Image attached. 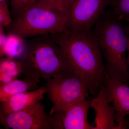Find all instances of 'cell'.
<instances>
[{"label": "cell", "mask_w": 129, "mask_h": 129, "mask_svg": "<svg viewBox=\"0 0 129 129\" xmlns=\"http://www.w3.org/2000/svg\"><path fill=\"white\" fill-rule=\"evenodd\" d=\"M66 54L75 74L93 97L104 85L107 75L101 51L92 31L63 32L49 35Z\"/></svg>", "instance_id": "1"}, {"label": "cell", "mask_w": 129, "mask_h": 129, "mask_svg": "<svg viewBox=\"0 0 129 129\" xmlns=\"http://www.w3.org/2000/svg\"><path fill=\"white\" fill-rule=\"evenodd\" d=\"M18 60L24 78L46 80L57 75L75 74L64 51L49 35L25 40Z\"/></svg>", "instance_id": "2"}, {"label": "cell", "mask_w": 129, "mask_h": 129, "mask_svg": "<svg viewBox=\"0 0 129 129\" xmlns=\"http://www.w3.org/2000/svg\"><path fill=\"white\" fill-rule=\"evenodd\" d=\"M121 21L111 10L106 11L92 28V32L101 51L109 77L128 85L127 37Z\"/></svg>", "instance_id": "3"}, {"label": "cell", "mask_w": 129, "mask_h": 129, "mask_svg": "<svg viewBox=\"0 0 129 129\" xmlns=\"http://www.w3.org/2000/svg\"><path fill=\"white\" fill-rule=\"evenodd\" d=\"M65 16L63 12L47 7L36 2L5 28L8 34L25 39L63 32Z\"/></svg>", "instance_id": "4"}, {"label": "cell", "mask_w": 129, "mask_h": 129, "mask_svg": "<svg viewBox=\"0 0 129 129\" xmlns=\"http://www.w3.org/2000/svg\"><path fill=\"white\" fill-rule=\"evenodd\" d=\"M45 81L46 94L53 104L50 113L66 111L89 94L84 83L75 74L57 75Z\"/></svg>", "instance_id": "5"}, {"label": "cell", "mask_w": 129, "mask_h": 129, "mask_svg": "<svg viewBox=\"0 0 129 129\" xmlns=\"http://www.w3.org/2000/svg\"><path fill=\"white\" fill-rule=\"evenodd\" d=\"M111 0H69L65 7L64 28L70 32H88L110 6Z\"/></svg>", "instance_id": "6"}, {"label": "cell", "mask_w": 129, "mask_h": 129, "mask_svg": "<svg viewBox=\"0 0 129 129\" xmlns=\"http://www.w3.org/2000/svg\"><path fill=\"white\" fill-rule=\"evenodd\" d=\"M2 125L6 128L53 129L50 117L41 101L23 111L0 115Z\"/></svg>", "instance_id": "7"}, {"label": "cell", "mask_w": 129, "mask_h": 129, "mask_svg": "<svg viewBox=\"0 0 129 129\" xmlns=\"http://www.w3.org/2000/svg\"><path fill=\"white\" fill-rule=\"evenodd\" d=\"M90 101L85 98L65 111L49 113L53 129H94L88 122Z\"/></svg>", "instance_id": "8"}, {"label": "cell", "mask_w": 129, "mask_h": 129, "mask_svg": "<svg viewBox=\"0 0 129 129\" xmlns=\"http://www.w3.org/2000/svg\"><path fill=\"white\" fill-rule=\"evenodd\" d=\"M101 89L115 108L116 123L120 129H124L125 118L129 115L128 85L110 78L107 74L104 85Z\"/></svg>", "instance_id": "9"}, {"label": "cell", "mask_w": 129, "mask_h": 129, "mask_svg": "<svg viewBox=\"0 0 129 129\" xmlns=\"http://www.w3.org/2000/svg\"><path fill=\"white\" fill-rule=\"evenodd\" d=\"M90 101V108L95 113L94 129H120L115 120V111L102 90Z\"/></svg>", "instance_id": "10"}, {"label": "cell", "mask_w": 129, "mask_h": 129, "mask_svg": "<svg viewBox=\"0 0 129 129\" xmlns=\"http://www.w3.org/2000/svg\"><path fill=\"white\" fill-rule=\"evenodd\" d=\"M46 91L45 87L43 86L34 90L14 95L1 102L0 115H7L29 108L44 99Z\"/></svg>", "instance_id": "11"}, {"label": "cell", "mask_w": 129, "mask_h": 129, "mask_svg": "<svg viewBox=\"0 0 129 129\" xmlns=\"http://www.w3.org/2000/svg\"><path fill=\"white\" fill-rule=\"evenodd\" d=\"M40 80L24 78L17 79L5 84L0 85V102L6 101L14 95L28 90L38 89Z\"/></svg>", "instance_id": "12"}, {"label": "cell", "mask_w": 129, "mask_h": 129, "mask_svg": "<svg viewBox=\"0 0 129 129\" xmlns=\"http://www.w3.org/2000/svg\"><path fill=\"white\" fill-rule=\"evenodd\" d=\"M21 63L15 58L7 57L0 60V80L7 83L17 79L21 73Z\"/></svg>", "instance_id": "13"}, {"label": "cell", "mask_w": 129, "mask_h": 129, "mask_svg": "<svg viewBox=\"0 0 129 129\" xmlns=\"http://www.w3.org/2000/svg\"><path fill=\"white\" fill-rule=\"evenodd\" d=\"M3 56L18 58L23 53L25 39L14 35L8 34Z\"/></svg>", "instance_id": "14"}, {"label": "cell", "mask_w": 129, "mask_h": 129, "mask_svg": "<svg viewBox=\"0 0 129 129\" xmlns=\"http://www.w3.org/2000/svg\"><path fill=\"white\" fill-rule=\"evenodd\" d=\"M38 0H9L11 5V14L12 19L17 18Z\"/></svg>", "instance_id": "15"}, {"label": "cell", "mask_w": 129, "mask_h": 129, "mask_svg": "<svg viewBox=\"0 0 129 129\" xmlns=\"http://www.w3.org/2000/svg\"><path fill=\"white\" fill-rule=\"evenodd\" d=\"M109 7L113 15L119 20L129 17V0H111Z\"/></svg>", "instance_id": "16"}, {"label": "cell", "mask_w": 129, "mask_h": 129, "mask_svg": "<svg viewBox=\"0 0 129 129\" xmlns=\"http://www.w3.org/2000/svg\"><path fill=\"white\" fill-rule=\"evenodd\" d=\"M69 1V0H38L37 2L47 7L57 9L64 13L65 7Z\"/></svg>", "instance_id": "17"}, {"label": "cell", "mask_w": 129, "mask_h": 129, "mask_svg": "<svg viewBox=\"0 0 129 129\" xmlns=\"http://www.w3.org/2000/svg\"><path fill=\"white\" fill-rule=\"evenodd\" d=\"M12 21L8 5L0 3V26L5 28L10 24Z\"/></svg>", "instance_id": "18"}, {"label": "cell", "mask_w": 129, "mask_h": 129, "mask_svg": "<svg viewBox=\"0 0 129 129\" xmlns=\"http://www.w3.org/2000/svg\"><path fill=\"white\" fill-rule=\"evenodd\" d=\"M4 28L0 26V56H3L4 50L8 40V36L5 34Z\"/></svg>", "instance_id": "19"}, {"label": "cell", "mask_w": 129, "mask_h": 129, "mask_svg": "<svg viewBox=\"0 0 129 129\" xmlns=\"http://www.w3.org/2000/svg\"><path fill=\"white\" fill-rule=\"evenodd\" d=\"M124 128L129 129V115L127 116L125 118Z\"/></svg>", "instance_id": "20"}, {"label": "cell", "mask_w": 129, "mask_h": 129, "mask_svg": "<svg viewBox=\"0 0 129 129\" xmlns=\"http://www.w3.org/2000/svg\"><path fill=\"white\" fill-rule=\"evenodd\" d=\"M9 0H0V3H7L8 4Z\"/></svg>", "instance_id": "21"}, {"label": "cell", "mask_w": 129, "mask_h": 129, "mask_svg": "<svg viewBox=\"0 0 129 129\" xmlns=\"http://www.w3.org/2000/svg\"><path fill=\"white\" fill-rule=\"evenodd\" d=\"M122 21H126L129 24V17H127L125 18Z\"/></svg>", "instance_id": "22"}]
</instances>
